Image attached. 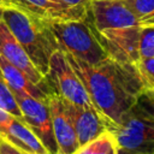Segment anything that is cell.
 <instances>
[{
    "label": "cell",
    "instance_id": "cell-1",
    "mask_svg": "<svg viewBox=\"0 0 154 154\" xmlns=\"http://www.w3.org/2000/svg\"><path fill=\"white\" fill-rule=\"evenodd\" d=\"M65 57L83 83L94 108L106 120L107 128L118 124L122 117L138 102L147 88L134 65L119 63L109 57L94 65L70 54Z\"/></svg>",
    "mask_w": 154,
    "mask_h": 154
},
{
    "label": "cell",
    "instance_id": "cell-2",
    "mask_svg": "<svg viewBox=\"0 0 154 154\" xmlns=\"http://www.w3.org/2000/svg\"><path fill=\"white\" fill-rule=\"evenodd\" d=\"M2 20L38 71L46 76L49 67V59L59 49L46 20L17 8L5 6H2Z\"/></svg>",
    "mask_w": 154,
    "mask_h": 154
},
{
    "label": "cell",
    "instance_id": "cell-3",
    "mask_svg": "<svg viewBox=\"0 0 154 154\" xmlns=\"http://www.w3.org/2000/svg\"><path fill=\"white\" fill-rule=\"evenodd\" d=\"M59 51L87 64H97L108 58L99 41L96 29L87 20H46Z\"/></svg>",
    "mask_w": 154,
    "mask_h": 154
},
{
    "label": "cell",
    "instance_id": "cell-4",
    "mask_svg": "<svg viewBox=\"0 0 154 154\" xmlns=\"http://www.w3.org/2000/svg\"><path fill=\"white\" fill-rule=\"evenodd\" d=\"M117 146L132 152L154 154V116L138 102L131 107L116 125L107 128Z\"/></svg>",
    "mask_w": 154,
    "mask_h": 154
},
{
    "label": "cell",
    "instance_id": "cell-5",
    "mask_svg": "<svg viewBox=\"0 0 154 154\" xmlns=\"http://www.w3.org/2000/svg\"><path fill=\"white\" fill-rule=\"evenodd\" d=\"M46 78L52 91L67 103L75 107L93 106L83 83L61 51L58 49L52 54Z\"/></svg>",
    "mask_w": 154,
    "mask_h": 154
},
{
    "label": "cell",
    "instance_id": "cell-6",
    "mask_svg": "<svg viewBox=\"0 0 154 154\" xmlns=\"http://www.w3.org/2000/svg\"><path fill=\"white\" fill-rule=\"evenodd\" d=\"M20 108L24 123L38 137L49 154H58V147L54 140L51 114L46 100H40L24 93H14Z\"/></svg>",
    "mask_w": 154,
    "mask_h": 154
},
{
    "label": "cell",
    "instance_id": "cell-7",
    "mask_svg": "<svg viewBox=\"0 0 154 154\" xmlns=\"http://www.w3.org/2000/svg\"><path fill=\"white\" fill-rule=\"evenodd\" d=\"M141 25L97 31V37L107 55L119 63L137 66L140 58L138 41Z\"/></svg>",
    "mask_w": 154,
    "mask_h": 154
},
{
    "label": "cell",
    "instance_id": "cell-8",
    "mask_svg": "<svg viewBox=\"0 0 154 154\" xmlns=\"http://www.w3.org/2000/svg\"><path fill=\"white\" fill-rule=\"evenodd\" d=\"M46 103L51 114L52 129L58 147V154H73L79 148V144L67 103L53 91L47 95Z\"/></svg>",
    "mask_w": 154,
    "mask_h": 154
},
{
    "label": "cell",
    "instance_id": "cell-9",
    "mask_svg": "<svg viewBox=\"0 0 154 154\" xmlns=\"http://www.w3.org/2000/svg\"><path fill=\"white\" fill-rule=\"evenodd\" d=\"M0 55L4 57L14 67H17L20 72H23L34 84H36L48 94L52 93L46 76H43L38 71L24 48L10 32L4 20L0 24Z\"/></svg>",
    "mask_w": 154,
    "mask_h": 154
},
{
    "label": "cell",
    "instance_id": "cell-10",
    "mask_svg": "<svg viewBox=\"0 0 154 154\" xmlns=\"http://www.w3.org/2000/svg\"><path fill=\"white\" fill-rule=\"evenodd\" d=\"M90 20L97 31L141 25L122 0H90Z\"/></svg>",
    "mask_w": 154,
    "mask_h": 154
},
{
    "label": "cell",
    "instance_id": "cell-11",
    "mask_svg": "<svg viewBox=\"0 0 154 154\" xmlns=\"http://www.w3.org/2000/svg\"><path fill=\"white\" fill-rule=\"evenodd\" d=\"M0 4L1 6L17 8L47 22L90 19V14H84L71 10L59 0H0Z\"/></svg>",
    "mask_w": 154,
    "mask_h": 154
},
{
    "label": "cell",
    "instance_id": "cell-12",
    "mask_svg": "<svg viewBox=\"0 0 154 154\" xmlns=\"http://www.w3.org/2000/svg\"><path fill=\"white\" fill-rule=\"evenodd\" d=\"M66 102V101H65ZM67 103V102H66ZM70 116L75 126L76 136L79 147L93 141L102 132L107 130L106 120L100 116V113L91 107H75L67 103Z\"/></svg>",
    "mask_w": 154,
    "mask_h": 154
},
{
    "label": "cell",
    "instance_id": "cell-13",
    "mask_svg": "<svg viewBox=\"0 0 154 154\" xmlns=\"http://www.w3.org/2000/svg\"><path fill=\"white\" fill-rule=\"evenodd\" d=\"M2 137L26 154H49L38 137L20 119L13 118Z\"/></svg>",
    "mask_w": 154,
    "mask_h": 154
},
{
    "label": "cell",
    "instance_id": "cell-14",
    "mask_svg": "<svg viewBox=\"0 0 154 154\" xmlns=\"http://www.w3.org/2000/svg\"><path fill=\"white\" fill-rule=\"evenodd\" d=\"M0 71L13 93H24L40 100H46L48 93L34 84L23 72L0 55Z\"/></svg>",
    "mask_w": 154,
    "mask_h": 154
},
{
    "label": "cell",
    "instance_id": "cell-15",
    "mask_svg": "<svg viewBox=\"0 0 154 154\" xmlns=\"http://www.w3.org/2000/svg\"><path fill=\"white\" fill-rule=\"evenodd\" d=\"M117 141L109 130H106L93 141L81 146L73 154H116Z\"/></svg>",
    "mask_w": 154,
    "mask_h": 154
},
{
    "label": "cell",
    "instance_id": "cell-16",
    "mask_svg": "<svg viewBox=\"0 0 154 154\" xmlns=\"http://www.w3.org/2000/svg\"><path fill=\"white\" fill-rule=\"evenodd\" d=\"M136 16L141 25L154 24V0H122Z\"/></svg>",
    "mask_w": 154,
    "mask_h": 154
},
{
    "label": "cell",
    "instance_id": "cell-17",
    "mask_svg": "<svg viewBox=\"0 0 154 154\" xmlns=\"http://www.w3.org/2000/svg\"><path fill=\"white\" fill-rule=\"evenodd\" d=\"M0 106L7 111L10 114H12L14 118L23 120V116L20 112V108L18 106V102L16 100L14 93L5 81L1 71H0ZM24 122V120H23Z\"/></svg>",
    "mask_w": 154,
    "mask_h": 154
},
{
    "label": "cell",
    "instance_id": "cell-18",
    "mask_svg": "<svg viewBox=\"0 0 154 154\" xmlns=\"http://www.w3.org/2000/svg\"><path fill=\"white\" fill-rule=\"evenodd\" d=\"M138 51L141 59L154 57V24L141 25Z\"/></svg>",
    "mask_w": 154,
    "mask_h": 154
},
{
    "label": "cell",
    "instance_id": "cell-19",
    "mask_svg": "<svg viewBox=\"0 0 154 154\" xmlns=\"http://www.w3.org/2000/svg\"><path fill=\"white\" fill-rule=\"evenodd\" d=\"M137 70L142 76L146 87L154 90V57L141 59L137 64Z\"/></svg>",
    "mask_w": 154,
    "mask_h": 154
},
{
    "label": "cell",
    "instance_id": "cell-20",
    "mask_svg": "<svg viewBox=\"0 0 154 154\" xmlns=\"http://www.w3.org/2000/svg\"><path fill=\"white\" fill-rule=\"evenodd\" d=\"M59 1L71 10H75L84 14H90V11H89L90 0H59Z\"/></svg>",
    "mask_w": 154,
    "mask_h": 154
},
{
    "label": "cell",
    "instance_id": "cell-21",
    "mask_svg": "<svg viewBox=\"0 0 154 154\" xmlns=\"http://www.w3.org/2000/svg\"><path fill=\"white\" fill-rule=\"evenodd\" d=\"M138 103L154 116V90L146 88L138 99Z\"/></svg>",
    "mask_w": 154,
    "mask_h": 154
},
{
    "label": "cell",
    "instance_id": "cell-22",
    "mask_svg": "<svg viewBox=\"0 0 154 154\" xmlns=\"http://www.w3.org/2000/svg\"><path fill=\"white\" fill-rule=\"evenodd\" d=\"M0 154H26V153L13 146L5 137L0 136Z\"/></svg>",
    "mask_w": 154,
    "mask_h": 154
},
{
    "label": "cell",
    "instance_id": "cell-23",
    "mask_svg": "<svg viewBox=\"0 0 154 154\" xmlns=\"http://www.w3.org/2000/svg\"><path fill=\"white\" fill-rule=\"evenodd\" d=\"M116 154H143V153H137V152H132V150H129V149H125V148L117 147Z\"/></svg>",
    "mask_w": 154,
    "mask_h": 154
},
{
    "label": "cell",
    "instance_id": "cell-24",
    "mask_svg": "<svg viewBox=\"0 0 154 154\" xmlns=\"http://www.w3.org/2000/svg\"><path fill=\"white\" fill-rule=\"evenodd\" d=\"M1 22H2V6L0 5V24H1Z\"/></svg>",
    "mask_w": 154,
    "mask_h": 154
},
{
    "label": "cell",
    "instance_id": "cell-25",
    "mask_svg": "<svg viewBox=\"0 0 154 154\" xmlns=\"http://www.w3.org/2000/svg\"><path fill=\"white\" fill-rule=\"evenodd\" d=\"M0 5H1V4H0Z\"/></svg>",
    "mask_w": 154,
    "mask_h": 154
}]
</instances>
